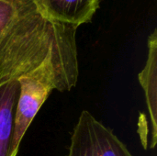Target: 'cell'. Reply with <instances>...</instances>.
Instances as JSON below:
<instances>
[{
    "mask_svg": "<svg viewBox=\"0 0 157 156\" xmlns=\"http://www.w3.org/2000/svg\"><path fill=\"white\" fill-rule=\"evenodd\" d=\"M66 156H133L127 146L87 110H83L71 136Z\"/></svg>",
    "mask_w": 157,
    "mask_h": 156,
    "instance_id": "cell-1",
    "label": "cell"
},
{
    "mask_svg": "<svg viewBox=\"0 0 157 156\" xmlns=\"http://www.w3.org/2000/svg\"><path fill=\"white\" fill-rule=\"evenodd\" d=\"M38 10L52 19L79 27L92 20L100 0H32Z\"/></svg>",
    "mask_w": 157,
    "mask_h": 156,
    "instance_id": "cell-2",
    "label": "cell"
},
{
    "mask_svg": "<svg viewBox=\"0 0 157 156\" xmlns=\"http://www.w3.org/2000/svg\"><path fill=\"white\" fill-rule=\"evenodd\" d=\"M148 54L144 68L139 73L138 78L145 95L147 108L152 126L151 148L157 143V30L154 29L148 38Z\"/></svg>",
    "mask_w": 157,
    "mask_h": 156,
    "instance_id": "cell-3",
    "label": "cell"
},
{
    "mask_svg": "<svg viewBox=\"0 0 157 156\" xmlns=\"http://www.w3.org/2000/svg\"><path fill=\"white\" fill-rule=\"evenodd\" d=\"M19 91L17 81L0 85V156L11 155Z\"/></svg>",
    "mask_w": 157,
    "mask_h": 156,
    "instance_id": "cell-4",
    "label": "cell"
},
{
    "mask_svg": "<svg viewBox=\"0 0 157 156\" xmlns=\"http://www.w3.org/2000/svg\"><path fill=\"white\" fill-rule=\"evenodd\" d=\"M32 0H0V37Z\"/></svg>",
    "mask_w": 157,
    "mask_h": 156,
    "instance_id": "cell-5",
    "label": "cell"
}]
</instances>
